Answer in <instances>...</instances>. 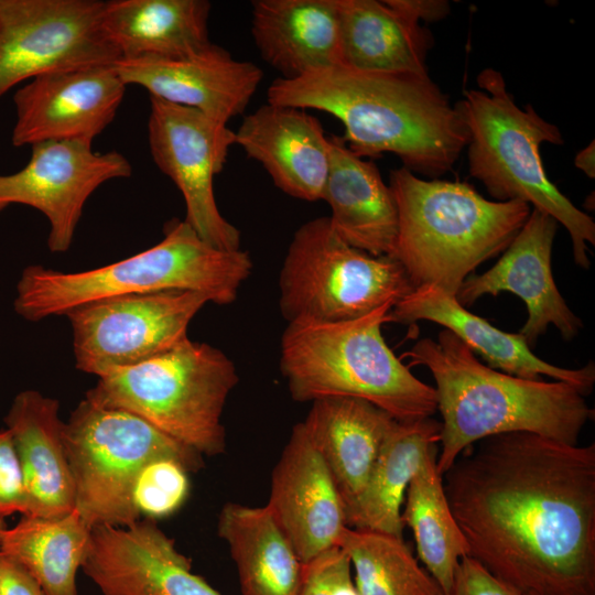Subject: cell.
<instances>
[{
	"mask_svg": "<svg viewBox=\"0 0 595 595\" xmlns=\"http://www.w3.org/2000/svg\"><path fill=\"white\" fill-rule=\"evenodd\" d=\"M21 466L24 516L57 518L75 509V487L64 445L60 402L35 390L18 393L4 416Z\"/></svg>",
	"mask_w": 595,
	"mask_h": 595,
	"instance_id": "obj_22",
	"label": "cell"
},
{
	"mask_svg": "<svg viewBox=\"0 0 595 595\" xmlns=\"http://www.w3.org/2000/svg\"><path fill=\"white\" fill-rule=\"evenodd\" d=\"M266 508L303 564L338 547L347 527L335 482L302 422L272 470Z\"/></svg>",
	"mask_w": 595,
	"mask_h": 595,
	"instance_id": "obj_18",
	"label": "cell"
},
{
	"mask_svg": "<svg viewBox=\"0 0 595 595\" xmlns=\"http://www.w3.org/2000/svg\"><path fill=\"white\" fill-rule=\"evenodd\" d=\"M28 507L23 475L10 432L0 430V518L15 512L25 515Z\"/></svg>",
	"mask_w": 595,
	"mask_h": 595,
	"instance_id": "obj_35",
	"label": "cell"
},
{
	"mask_svg": "<svg viewBox=\"0 0 595 595\" xmlns=\"http://www.w3.org/2000/svg\"><path fill=\"white\" fill-rule=\"evenodd\" d=\"M404 356L409 366L426 367L436 383L442 415L436 467L442 475L464 450L499 434L526 432L576 445L594 418V410L572 385L493 369L445 328L435 340L416 342Z\"/></svg>",
	"mask_w": 595,
	"mask_h": 595,
	"instance_id": "obj_3",
	"label": "cell"
},
{
	"mask_svg": "<svg viewBox=\"0 0 595 595\" xmlns=\"http://www.w3.org/2000/svg\"><path fill=\"white\" fill-rule=\"evenodd\" d=\"M443 595H523L489 573L478 561L465 556L459 561L451 589Z\"/></svg>",
	"mask_w": 595,
	"mask_h": 595,
	"instance_id": "obj_36",
	"label": "cell"
},
{
	"mask_svg": "<svg viewBox=\"0 0 595 595\" xmlns=\"http://www.w3.org/2000/svg\"><path fill=\"white\" fill-rule=\"evenodd\" d=\"M113 66L126 85L226 125L246 110L263 77L257 65L235 60L214 43L190 55L120 58Z\"/></svg>",
	"mask_w": 595,
	"mask_h": 595,
	"instance_id": "obj_19",
	"label": "cell"
},
{
	"mask_svg": "<svg viewBox=\"0 0 595 595\" xmlns=\"http://www.w3.org/2000/svg\"><path fill=\"white\" fill-rule=\"evenodd\" d=\"M90 530L76 508L57 518L22 516L1 530L0 552L20 562L45 595H77L76 574Z\"/></svg>",
	"mask_w": 595,
	"mask_h": 595,
	"instance_id": "obj_30",
	"label": "cell"
},
{
	"mask_svg": "<svg viewBox=\"0 0 595 595\" xmlns=\"http://www.w3.org/2000/svg\"><path fill=\"white\" fill-rule=\"evenodd\" d=\"M188 470L172 458H158L139 473L132 488V505L145 519H163L177 511L190 494Z\"/></svg>",
	"mask_w": 595,
	"mask_h": 595,
	"instance_id": "obj_33",
	"label": "cell"
},
{
	"mask_svg": "<svg viewBox=\"0 0 595 595\" xmlns=\"http://www.w3.org/2000/svg\"><path fill=\"white\" fill-rule=\"evenodd\" d=\"M389 186L399 218L393 258L414 288L454 296L479 264L505 251L531 213L524 202L486 199L466 182L423 180L403 166L390 172Z\"/></svg>",
	"mask_w": 595,
	"mask_h": 595,
	"instance_id": "obj_5",
	"label": "cell"
},
{
	"mask_svg": "<svg viewBox=\"0 0 595 595\" xmlns=\"http://www.w3.org/2000/svg\"><path fill=\"white\" fill-rule=\"evenodd\" d=\"M477 83L479 89L464 91L456 104L468 132L469 174L494 201L524 202L564 226L575 263L587 269L595 223L549 180L540 155L542 143H564L561 131L531 105L519 108L498 71L483 69Z\"/></svg>",
	"mask_w": 595,
	"mask_h": 595,
	"instance_id": "obj_7",
	"label": "cell"
},
{
	"mask_svg": "<svg viewBox=\"0 0 595 595\" xmlns=\"http://www.w3.org/2000/svg\"><path fill=\"white\" fill-rule=\"evenodd\" d=\"M235 138L282 192L307 202L322 199L331 141L316 117L305 109L267 102L242 119Z\"/></svg>",
	"mask_w": 595,
	"mask_h": 595,
	"instance_id": "obj_20",
	"label": "cell"
},
{
	"mask_svg": "<svg viewBox=\"0 0 595 595\" xmlns=\"http://www.w3.org/2000/svg\"><path fill=\"white\" fill-rule=\"evenodd\" d=\"M299 595H358L347 553L334 547L304 564Z\"/></svg>",
	"mask_w": 595,
	"mask_h": 595,
	"instance_id": "obj_34",
	"label": "cell"
},
{
	"mask_svg": "<svg viewBox=\"0 0 595 595\" xmlns=\"http://www.w3.org/2000/svg\"><path fill=\"white\" fill-rule=\"evenodd\" d=\"M558 225L548 214L531 208L524 225L496 264L482 274L468 275L455 295L464 307L484 295L496 296L507 291L519 296L528 312L519 333L531 349L550 325L559 329L564 340H572L583 326L558 290L552 274L551 255Z\"/></svg>",
	"mask_w": 595,
	"mask_h": 595,
	"instance_id": "obj_17",
	"label": "cell"
},
{
	"mask_svg": "<svg viewBox=\"0 0 595 595\" xmlns=\"http://www.w3.org/2000/svg\"><path fill=\"white\" fill-rule=\"evenodd\" d=\"M331 161L322 199L337 236L375 257L394 256L398 208L393 193L372 161L355 155L340 136H329Z\"/></svg>",
	"mask_w": 595,
	"mask_h": 595,
	"instance_id": "obj_23",
	"label": "cell"
},
{
	"mask_svg": "<svg viewBox=\"0 0 595 595\" xmlns=\"http://www.w3.org/2000/svg\"><path fill=\"white\" fill-rule=\"evenodd\" d=\"M476 443L442 475L468 556L523 595H595V444Z\"/></svg>",
	"mask_w": 595,
	"mask_h": 595,
	"instance_id": "obj_1",
	"label": "cell"
},
{
	"mask_svg": "<svg viewBox=\"0 0 595 595\" xmlns=\"http://www.w3.org/2000/svg\"><path fill=\"white\" fill-rule=\"evenodd\" d=\"M0 595H45V593L20 562L0 552Z\"/></svg>",
	"mask_w": 595,
	"mask_h": 595,
	"instance_id": "obj_37",
	"label": "cell"
},
{
	"mask_svg": "<svg viewBox=\"0 0 595 595\" xmlns=\"http://www.w3.org/2000/svg\"><path fill=\"white\" fill-rule=\"evenodd\" d=\"M574 165L584 172L589 178L595 177V145L592 141L586 148L581 150L574 158Z\"/></svg>",
	"mask_w": 595,
	"mask_h": 595,
	"instance_id": "obj_39",
	"label": "cell"
},
{
	"mask_svg": "<svg viewBox=\"0 0 595 595\" xmlns=\"http://www.w3.org/2000/svg\"><path fill=\"white\" fill-rule=\"evenodd\" d=\"M91 144L83 140L33 144L23 169L0 175V213L18 204L41 212L50 225L47 248L53 253L69 249L89 196L101 184L131 175V164L121 153L96 152Z\"/></svg>",
	"mask_w": 595,
	"mask_h": 595,
	"instance_id": "obj_14",
	"label": "cell"
},
{
	"mask_svg": "<svg viewBox=\"0 0 595 595\" xmlns=\"http://www.w3.org/2000/svg\"><path fill=\"white\" fill-rule=\"evenodd\" d=\"M340 64L364 72L428 74L431 32L387 0H338Z\"/></svg>",
	"mask_w": 595,
	"mask_h": 595,
	"instance_id": "obj_26",
	"label": "cell"
},
{
	"mask_svg": "<svg viewBox=\"0 0 595 595\" xmlns=\"http://www.w3.org/2000/svg\"><path fill=\"white\" fill-rule=\"evenodd\" d=\"M242 595H299L304 564L264 507L226 502L217 521Z\"/></svg>",
	"mask_w": 595,
	"mask_h": 595,
	"instance_id": "obj_29",
	"label": "cell"
},
{
	"mask_svg": "<svg viewBox=\"0 0 595 595\" xmlns=\"http://www.w3.org/2000/svg\"><path fill=\"white\" fill-rule=\"evenodd\" d=\"M338 547L354 567L358 595H443L403 538L346 527Z\"/></svg>",
	"mask_w": 595,
	"mask_h": 595,
	"instance_id": "obj_32",
	"label": "cell"
},
{
	"mask_svg": "<svg viewBox=\"0 0 595 595\" xmlns=\"http://www.w3.org/2000/svg\"><path fill=\"white\" fill-rule=\"evenodd\" d=\"M440 433L441 422L431 416L394 421L365 488L346 512L347 527L402 538L401 510L408 486L437 446Z\"/></svg>",
	"mask_w": 595,
	"mask_h": 595,
	"instance_id": "obj_28",
	"label": "cell"
},
{
	"mask_svg": "<svg viewBox=\"0 0 595 595\" xmlns=\"http://www.w3.org/2000/svg\"><path fill=\"white\" fill-rule=\"evenodd\" d=\"M208 302L199 292L171 290L78 305L65 314L75 367L100 378L158 356L188 338L190 323Z\"/></svg>",
	"mask_w": 595,
	"mask_h": 595,
	"instance_id": "obj_11",
	"label": "cell"
},
{
	"mask_svg": "<svg viewBox=\"0 0 595 595\" xmlns=\"http://www.w3.org/2000/svg\"><path fill=\"white\" fill-rule=\"evenodd\" d=\"M414 289L402 264L340 239L327 216L294 234L280 277V311L288 323L343 322L396 304Z\"/></svg>",
	"mask_w": 595,
	"mask_h": 595,
	"instance_id": "obj_10",
	"label": "cell"
},
{
	"mask_svg": "<svg viewBox=\"0 0 595 595\" xmlns=\"http://www.w3.org/2000/svg\"><path fill=\"white\" fill-rule=\"evenodd\" d=\"M251 35L282 79L340 64L338 0H255Z\"/></svg>",
	"mask_w": 595,
	"mask_h": 595,
	"instance_id": "obj_24",
	"label": "cell"
},
{
	"mask_svg": "<svg viewBox=\"0 0 595 595\" xmlns=\"http://www.w3.org/2000/svg\"><path fill=\"white\" fill-rule=\"evenodd\" d=\"M394 421L382 409L357 398L312 401L302 423L335 482L345 513L365 488Z\"/></svg>",
	"mask_w": 595,
	"mask_h": 595,
	"instance_id": "obj_25",
	"label": "cell"
},
{
	"mask_svg": "<svg viewBox=\"0 0 595 595\" xmlns=\"http://www.w3.org/2000/svg\"><path fill=\"white\" fill-rule=\"evenodd\" d=\"M392 7L421 23L436 22L450 13V4L444 0H387Z\"/></svg>",
	"mask_w": 595,
	"mask_h": 595,
	"instance_id": "obj_38",
	"label": "cell"
},
{
	"mask_svg": "<svg viewBox=\"0 0 595 595\" xmlns=\"http://www.w3.org/2000/svg\"><path fill=\"white\" fill-rule=\"evenodd\" d=\"M210 9L206 0L105 1L101 25L120 58L184 56L213 44Z\"/></svg>",
	"mask_w": 595,
	"mask_h": 595,
	"instance_id": "obj_27",
	"label": "cell"
},
{
	"mask_svg": "<svg viewBox=\"0 0 595 595\" xmlns=\"http://www.w3.org/2000/svg\"><path fill=\"white\" fill-rule=\"evenodd\" d=\"M239 380L220 349L190 338L100 377L86 399L129 411L201 455L226 451L223 411Z\"/></svg>",
	"mask_w": 595,
	"mask_h": 595,
	"instance_id": "obj_8",
	"label": "cell"
},
{
	"mask_svg": "<svg viewBox=\"0 0 595 595\" xmlns=\"http://www.w3.org/2000/svg\"><path fill=\"white\" fill-rule=\"evenodd\" d=\"M80 569L102 595H221L151 519L94 527Z\"/></svg>",
	"mask_w": 595,
	"mask_h": 595,
	"instance_id": "obj_16",
	"label": "cell"
},
{
	"mask_svg": "<svg viewBox=\"0 0 595 595\" xmlns=\"http://www.w3.org/2000/svg\"><path fill=\"white\" fill-rule=\"evenodd\" d=\"M64 445L75 487V508L93 529L128 528L140 520L132 488L151 461L172 458L188 473L204 466L203 455L142 418L82 400L64 424Z\"/></svg>",
	"mask_w": 595,
	"mask_h": 595,
	"instance_id": "obj_9",
	"label": "cell"
},
{
	"mask_svg": "<svg viewBox=\"0 0 595 595\" xmlns=\"http://www.w3.org/2000/svg\"><path fill=\"white\" fill-rule=\"evenodd\" d=\"M148 139L160 171L181 192L185 221L207 244L223 250L240 249V231L219 212L214 177L236 144L235 131L203 112L150 97Z\"/></svg>",
	"mask_w": 595,
	"mask_h": 595,
	"instance_id": "obj_13",
	"label": "cell"
},
{
	"mask_svg": "<svg viewBox=\"0 0 595 595\" xmlns=\"http://www.w3.org/2000/svg\"><path fill=\"white\" fill-rule=\"evenodd\" d=\"M393 304L360 317L288 323L280 370L298 402L350 397L372 403L398 421L432 416L436 391L419 380L386 344L381 327Z\"/></svg>",
	"mask_w": 595,
	"mask_h": 595,
	"instance_id": "obj_6",
	"label": "cell"
},
{
	"mask_svg": "<svg viewBox=\"0 0 595 595\" xmlns=\"http://www.w3.org/2000/svg\"><path fill=\"white\" fill-rule=\"evenodd\" d=\"M3 528H6V523H4L3 518H0V532H1V530H2Z\"/></svg>",
	"mask_w": 595,
	"mask_h": 595,
	"instance_id": "obj_40",
	"label": "cell"
},
{
	"mask_svg": "<svg viewBox=\"0 0 595 595\" xmlns=\"http://www.w3.org/2000/svg\"><path fill=\"white\" fill-rule=\"evenodd\" d=\"M390 323L413 324L430 321L452 332L487 366L530 380L548 376L575 387L583 396L591 393L595 382L593 361L578 369L549 364L532 353L520 333L511 334L470 313L454 295L440 288L421 285L399 300L389 312Z\"/></svg>",
	"mask_w": 595,
	"mask_h": 595,
	"instance_id": "obj_21",
	"label": "cell"
},
{
	"mask_svg": "<svg viewBox=\"0 0 595 595\" xmlns=\"http://www.w3.org/2000/svg\"><path fill=\"white\" fill-rule=\"evenodd\" d=\"M126 86L113 64L56 71L31 79L13 95L12 144L93 142L113 120Z\"/></svg>",
	"mask_w": 595,
	"mask_h": 595,
	"instance_id": "obj_15",
	"label": "cell"
},
{
	"mask_svg": "<svg viewBox=\"0 0 595 595\" xmlns=\"http://www.w3.org/2000/svg\"><path fill=\"white\" fill-rule=\"evenodd\" d=\"M252 266L247 251L216 248L185 220L172 219L160 242L104 267L76 272L26 267L13 307L22 318L39 322L96 300L171 290L199 292L214 304L229 305Z\"/></svg>",
	"mask_w": 595,
	"mask_h": 595,
	"instance_id": "obj_4",
	"label": "cell"
},
{
	"mask_svg": "<svg viewBox=\"0 0 595 595\" xmlns=\"http://www.w3.org/2000/svg\"><path fill=\"white\" fill-rule=\"evenodd\" d=\"M439 448L434 447L411 479L401 510L416 544L420 560L443 593L451 589L459 561L469 554L467 542L451 510L436 467Z\"/></svg>",
	"mask_w": 595,
	"mask_h": 595,
	"instance_id": "obj_31",
	"label": "cell"
},
{
	"mask_svg": "<svg viewBox=\"0 0 595 595\" xmlns=\"http://www.w3.org/2000/svg\"><path fill=\"white\" fill-rule=\"evenodd\" d=\"M269 104L315 109L337 118L359 158L397 155L403 167L436 178L453 170L468 132L456 105L429 74L364 72L344 65L278 78Z\"/></svg>",
	"mask_w": 595,
	"mask_h": 595,
	"instance_id": "obj_2",
	"label": "cell"
},
{
	"mask_svg": "<svg viewBox=\"0 0 595 595\" xmlns=\"http://www.w3.org/2000/svg\"><path fill=\"white\" fill-rule=\"evenodd\" d=\"M104 3L0 0V97L45 73L120 60L101 25Z\"/></svg>",
	"mask_w": 595,
	"mask_h": 595,
	"instance_id": "obj_12",
	"label": "cell"
}]
</instances>
